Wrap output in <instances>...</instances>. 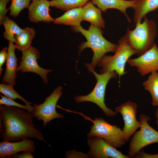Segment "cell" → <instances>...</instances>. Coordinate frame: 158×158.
<instances>
[{
    "label": "cell",
    "mask_w": 158,
    "mask_h": 158,
    "mask_svg": "<svg viewBox=\"0 0 158 158\" xmlns=\"http://www.w3.org/2000/svg\"><path fill=\"white\" fill-rule=\"evenodd\" d=\"M127 63L135 67L141 76L154 72H158V47L154 43L150 49L134 59H129Z\"/></svg>",
    "instance_id": "9c48e42d"
},
{
    "label": "cell",
    "mask_w": 158,
    "mask_h": 158,
    "mask_svg": "<svg viewBox=\"0 0 158 158\" xmlns=\"http://www.w3.org/2000/svg\"><path fill=\"white\" fill-rule=\"evenodd\" d=\"M155 115L157 118V124L158 127V107L156 108V111L155 112Z\"/></svg>",
    "instance_id": "1f68e13d"
},
{
    "label": "cell",
    "mask_w": 158,
    "mask_h": 158,
    "mask_svg": "<svg viewBox=\"0 0 158 158\" xmlns=\"http://www.w3.org/2000/svg\"><path fill=\"white\" fill-rule=\"evenodd\" d=\"M72 27L74 30L81 33L87 40L80 46V52L86 48H90L93 52L91 63H85L87 68H94L106 53H115L118 44L112 43L105 39L102 35L101 28L92 24L88 30L83 29L81 25Z\"/></svg>",
    "instance_id": "7a4b0ae2"
},
{
    "label": "cell",
    "mask_w": 158,
    "mask_h": 158,
    "mask_svg": "<svg viewBox=\"0 0 158 158\" xmlns=\"http://www.w3.org/2000/svg\"><path fill=\"white\" fill-rule=\"evenodd\" d=\"M94 5L90 1L83 7V20L87 21L99 28H104L105 21L102 16V11Z\"/></svg>",
    "instance_id": "e0dca14e"
},
{
    "label": "cell",
    "mask_w": 158,
    "mask_h": 158,
    "mask_svg": "<svg viewBox=\"0 0 158 158\" xmlns=\"http://www.w3.org/2000/svg\"><path fill=\"white\" fill-rule=\"evenodd\" d=\"M87 68L90 72L94 74L96 79L95 86L92 91L88 95L75 96L74 97L75 100L77 103L85 102H92L98 106L107 116H116L117 113L106 106L104 98L106 89L108 83L111 78L116 77L117 74L114 71L99 74L96 73L93 68Z\"/></svg>",
    "instance_id": "5b68a950"
},
{
    "label": "cell",
    "mask_w": 158,
    "mask_h": 158,
    "mask_svg": "<svg viewBox=\"0 0 158 158\" xmlns=\"http://www.w3.org/2000/svg\"><path fill=\"white\" fill-rule=\"evenodd\" d=\"M150 117L141 114L139 121L141 123L140 129L136 131L130 142L128 154L133 157L143 148L152 144L158 143V131L148 124Z\"/></svg>",
    "instance_id": "52a82bcc"
},
{
    "label": "cell",
    "mask_w": 158,
    "mask_h": 158,
    "mask_svg": "<svg viewBox=\"0 0 158 158\" xmlns=\"http://www.w3.org/2000/svg\"><path fill=\"white\" fill-rule=\"evenodd\" d=\"M83 7H78L70 9L66 12L61 16L54 19L55 24L70 25L71 27L80 25L83 20Z\"/></svg>",
    "instance_id": "ac0fdd59"
},
{
    "label": "cell",
    "mask_w": 158,
    "mask_h": 158,
    "mask_svg": "<svg viewBox=\"0 0 158 158\" xmlns=\"http://www.w3.org/2000/svg\"><path fill=\"white\" fill-rule=\"evenodd\" d=\"M13 86L7 84L3 83L0 84V92L5 96L12 99H18L21 100L28 106L32 104L31 102L26 100L19 95L14 89Z\"/></svg>",
    "instance_id": "cb8c5ba5"
},
{
    "label": "cell",
    "mask_w": 158,
    "mask_h": 158,
    "mask_svg": "<svg viewBox=\"0 0 158 158\" xmlns=\"http://www.w3.org/2000/svg\"><path fill=\"white\" fill-rule=\"evenodd\" d=\"M89 0H52L50 6L62 11H67L78 7H83Z\"/></svg>",
    "instance_id": "603a6c76"
},
{
    "label": "cell",
    "mask_w": 158,
    "mask_h": 158,
    "mask_svg": "<svg viewBox=\"0 0 158 158\" xmlns=\"http://www.w3.org/2000/svg\"><path fill=\"white\" fill-rule=\"evenodd\" d=\"M142 85L145 90L151 95L152 105L158 107V72L151 73L147 79L143 82Z\"/></svg>",
    "instance_id": "44dd1931"
},
{
    "label": "cell",
    "mask_w": 158,
    "mask_h": 158,
    "mask_svg": "<svg viewBox=\"0 0 158 158\" xmlns=\"http://www.w3.org/2000/svg\"><path fill=\"white\" fill-rule=\"evenodd\" d=\"M2 25L4 26L5 30L3 36L8 41L15 42V36L23 30L14 21L6 17L4 20Z\"/></svg>",
    "instance_id": "7402d4cb"
},
{
    "label": "cell",
    "mask_w": 158,
    "mask_h": 158,
    "mask_svg": "<svg viewBox=\"0 0 158 158\" xmlns=\"http://www.w3.org/2000/svg\"><path fill=\"white\" fill-rule=\"evenodd\" d=\"M18 107L0 105V137L11 142L35 138L46 142L32 122L33 113Z\"/></svg>",
    "instance_id": "6da1fadb"
},
{
    "label": "cell",
    "mask_w": 158,
    "mask_h": 158,
    "mask_svg": "<svg viewBox=\"0 0 158 158\" xmlns=\"http://www.w3.org/2000/svg\"><path fill=\"white\" fill-rule=\"evenodd\" d=\"M61 86L57 87L51 94L45 98L42 104H35L32 112L34 117L39 121H42L43 125L46 127L48 123L57 118L64 117L62 114L58 113L56 110V104L62 94Z\"/></svg>",
    "instance_id": "ba28073f"
},
{
    "label": "cell",
    "mask_w": 158,
    "mask_h": 158,
    "mask_svg": "<svg viewBox=\"0 0 158 158\" xmlns=\"http://www.w3.org/2000/svg\"><path fill=\"white\" fill-rule=\"evenodd\" d=\"M0 96L1 98L0 99V105L4 104L8 106L18 107L23 109L29 112H32L33 111L34 107L31 105H22L5 96L0 95Z\"/></svg>",
    "instance_id": "484cf974"
},
{
    "label": "cell",
    "mask_w": 158,
    "mask_h": 158,
    "mask_svg": "<svg viewBox=\"0 0 158 158\" xmlns=\"http://www.w3.org/2000/svg\"><path fill=\"white\" fill-rule=\"evenodd\" d=\"M66 158H89L87 154L78 152L76 150H72L68 151L66 154Z\"/></svg>",
    "instance_id": "83f0119b"
},
{
    "label": "cell",
    "mask_w": 158,
    "mask_h": 158,
    "mask_svg": "<svg viewBox=\"0 0 158 158\" xmlns=\"http://www.w3.org/2000/svg\"><path fill=\"white\" fill-rule=\"evenodd\" d=\"M113 56L105 55L97 66L101 68L99 71L103 73L109 71H115L119 79L127 73L125 71L126 63L130 57L136 54L128 41L126 35L120 38L118 47Z\"/></svg>",
    "instance_id": "277c9868"
},
{
    "label": "cell",
    "mask_w": 158,
    "mask_h": 158,
    "mask_svg": "<svg viewBox=\"0 0 158 158\" xmlns=\"http://www.w3.org/2000/svg\"><path fill=\"white\" fill-rule=\"evenodd\" d=\"M16 49L13 42L9 41L5 71L2 79L3 83L10 84L13 86L16 84L15 79L18 67V59L15 53Z\"/></svg>",
    "instance_id": "9a60e30c"
},
{
    "label": "cell",
    "mask_w": 158,
    "mask_h": 158,
    "mask_svg": "<svg viewBox=\"0 0 158 158\" xmlns=\"http://www.w3.org/2000/svg\"><path fill=\"white\" fill-rule=\"evenodd\" d=\"M32 0H11V4L9 8L10 16L16 17L20 12L26 8H28L30 2Z\"/></svg>",
    "instance_id": "d4e9b609"
},
{
    "label": "cell",
    "mask_w": 158,
    "mask_h": 158,
    "mask_svg": "<svg viewBox=\"0 0 158 158\" xmlns=\"http://www.w3.org/2000/svg\"><path fill=\"white\" fill-rule=\"evenodd\" d=\"M7 47L4 48L0 51V75L2 74L3 71L2 66L7 60L8 54Z\"/></svg>",
    "instance_id": "f1b7e54d"
},
{
    "label": "cell",
    "mask_w": 158,
    "mask_h": 158,
    "mask_svg": "<svg viewBox=\"0 0 158 158\" xmlns=\"http://www.w3.org/2000/svg\"><path fill=\"white\" fill-rule=\"evenodd\" d=\"M36 149L34 142L30 138L17 142L3 140L0 142V158H11L20 152H34Z\"/></svg>",
    "instance_id": "4fadbf2b"
},
{
    "label": "cell",
    "mask_w": 158,
    "mask_h": 158,
    "mask_svg": "<svg viewBox=\"0 0 158 158\" xmlns=\"http://www.w3.org/2000/svg\"><path fill=\"white\" fill-rule=\"evenodd\" d=\"M133 30L128 27L126 34L131 47L139 56L153 46L156 37L157 27L155 21L146 16L142 22L135 24Z\"/></svg>",
    "instance_id": "3957f363"
},
{
    "label": "cell",
    "mask_w": 158,
    "mask_h": 158,
    "mask_svg": "<svg viewBox=\"0 0 158 158\" xmlns=\"http://www.w3.org/2000/svg\"><path fill=\"white\" fill-rule=\"evenodd\" d=\"M80 114L93 123L90 132L87 134L88 138L94 137L102 138L116 148L121 147L125 144L126 142L123 132L116 125L108 123L102 117L95 118L92 120L81 113Z\"/></svg>",
    "instance_id": "8992f818"
},
{
    "label": "cell",
    "mask_w": 158,
    "mask_h": 158,
    "mask_svg": "<svg viewBox=\"0 0 158 158\" xmlns=\"http://www.w3.org/2000/svg\"><path fill=\"white\" fill-rule=\"evenodd\" d=\"M138 104L128 100L116 107L115 111L120 113L122 116L124 122L123 130L126 142L129 140L131 136L137 130L140 128L141 123L136 118Z\"/></svg>",
    "instance_id": "8fae6325"
},
{
    "label": "cell",
    "mask_w": 158,
    "mask_h": 158,
    "mask_svg": "<svg viewBox=\"0 0 158 158\" xmlns=\"http://www.w3.org/2000/svg\"><path fill=\"white\" fill-rule=\"evenodd\" d=\"M158 8V0H138L134 7V22L135 24L142 20L149 13Z\"/></svg>",
    "instance_id": "d6986e66"
},
{
    "label": "cell",
    "mask_w": 158,
    "mask_h": 158,
    "mask_svg": "<svg viewBox=\"0 0 158 158\" xmlns=\"http://www.w3.org/2000/svg\"><path fill=\"white\" fill-rule=\"evenodd\" d=\"M21 61L18 66L17 72L22 73L31 72L39 75L42 78L43 82L47 84L48 79L47 74L52 71L51 70L44 69L39 66L37 59L40 56L39 51L31 46L22 51Z\"/></svg>",
    "instance_id": "30bf717a"
},
{
    "label": "cell",
    "mask_w": 158,
    "mask_h": 158,
    "mask_svg": "<svg viewBox=\"0 0 158 158\" xmlns=\"http://www.w3.org/2000/svg\"><path fill=\"white\" fill-rule=\"evenodd\" d=\"M35 34V30L33 28H24L20 33L15 36L16 48L22 51L30 47Z\"/></svg>",
    "instance_id": "ffe728a7"
},
{
    "label": "cell",
    "mask_w": 158,
    "mask_h": 158,
    "mask_svg": "<svg viewBox=\"0 0 158 158\" xmlns=\"http://www.w3.org/2000/svg\"><path fill=\"white\" fill-rule=\"evenodd\" d=\"M50 6V1L47 0H32L28 8L29 20L35 23L54 22V18L49 14Z\"/></svg>",
    "instance_id": "5bb4252c"
},
{
    "label": "cell",
    "mask_w": 158,
    "mask_h": 158,
    "mask_svg": "<svg viewBox=\"0 0 158 158\" xmlns=\"http://www.w3.org/2000/svg\"><path fill=\"white\" fill-rule=\"evenodd\" d=\"M11 0H0V24L2 25L4 19L6 17V15L9 8L7 9V4Z\"/></svg>",
    "instance_id": "4316f807"
},
{
    "label": "cell",
    "mask_w": 158,
    "mask_h": 158,
    "mask_svg": "<svg viewBox=\"0 0 158 158\" xmlns=\"http://www.w3.org/2000/svg\"><path fill=\"white\" fill-rule=\"evenodd\" d=\"M87 143L90 147L87 154L91 157L95 158H129L100 138H88Z\"/></svg>",
    "instance_id": "7c38bea8"
},
{
    "label": "cell",
    "mask_w": 158,
    "mask_h": 158,
    "mask_svg": "<svg viewBox=\"0 0 158 158\" xmlns=\"http://www.w3.org/2000/svg\"><path fill=\"white\" fill-rule=\"evenodd\" d=\"M133 158H158V153L155 154H150L147 153L142 150L140 151Z\"/></svg>",
    "instance_id": "f546056e"
},
{
    "label": "cell",
    "mask_w": 158,
    "mask_h": 158,
    "mask_svg": "<svg viewBox=\"0 0 158 158\" xmlns=\"http://www.w3.org/2000/svg\"><path fill=\"white\" fill-rule=\"evenodd\" d=\"M13 158H34L32 153L28 152H23L22 153L16 154L11 156Z\"/></svg>",
    "instance_id": "4dcf8cb0"
},
{
    "label": "cell",
    "mask_w": 158,
    "mask_h": 158,
    "mask_svg": "<svg viewBox=\"0 0 158 158\" xmlns=\"http://www.w3.org/2000/svg\"><path fill=\"white\" fill-rule=\"evenodd\" d=\"M138 0H91L94 5L104 12L109 9H115L123 14L129 22L131 20L126 13L129 8H133Z\"/></svg>",
    "instance_id": "2e32d148"
}]
</instances>
